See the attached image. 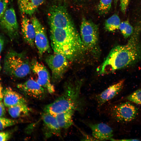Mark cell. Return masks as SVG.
<instances>
[{
  "label": "cell",
  "mask_w": 141,
  "mask_h": 141,
  "mask_svg": "<svg viewBox=\"0 0 141 141\" xmlns=\"http://www.w3.org/2000/svg\"><path fill=\"white\" fill-rule=\"evenodd\" d=\"M141 27L138 26L127 43L114 47L100 66L99 74H105L131 66L141 58V43L139 37Z\"/></svg>",
  "instance_id": "cell-1"
},
{
  "label": "cell",
  "mask_w": 141,
  "mask_h": 141,
  "mask_svg": "<svg viewBox=\"0 0 141 141\" xmlns=\"http://www.w3.org/2000/svg\"><path fill=\"white\" fill-rule=\"evenodd\" d=\"M83 83L81 80L66 83L61 95L53 102L45 106L44 112L53 116L70 110L82 112L86 104L81 93Z\"/></svg>",
  "instance_id": "cell-2"
},
{
  "label": "cell",
  "mask_w": 141,
  "mask_h": 141,
  "mask_svg": "<svg viewBox=\"0 0 141 141\" xmlns=\"http://www.w3.org/2000/svg\"><path fill=\"white\" fill-rule=\"evenodd\" d=\"M50 33L54 52L62 54L69 61L75 58L84 49L76 30L50 27Z\"/></svg>",
  "instance_id": "cell-3"
},
{
  "label": "cell",
  "mask_w": 141,
  "mask_h": 141,
  "mask_svg": "<svg viewBox=\"0 0 141 141\" xmlns=\"http://www.w3.org/2000/svg\"><path fill=\"white\" fill-rule=\"evenodd\" d=\"M3 70L9 76L22 78L28 75L31 71V62L24 52L10 50L5 57Z\"/></svg>",
  "instance_id": "cell-4"
},
{
  "label": "cell",
  "mask_w": 141,
  "mask_h": 141,
  "mask_svg": "<svg viewBox=\"0 0 141 141\" xmlns=\"http://www.w3.org/2000/svg\"><path fill=\"white\" fill-rule=\"evenodd\" d=\"M48 19L50 27L76 30L66 8L61 5H55L49 10Z\"/></svg>",
  "instance_id": "cell-5"
},
{
  "label": "cell",
  "mask_w": 141,
  "mask_h": 141,
  "mask_svg": "<svg viewBox=\"0 0 141 141\" xmlns=\"http://www.w3.org/2000/svg\"><path fill=\"white\" fill-rule=\"evenodd\" d=\"M45 61L51 71L52 82L58 83L68 69L69 60L62 54L54 52L48 55Z\"/></svg>",
  "instance_id": "cell-6"
},
{
  "label": "cell",
  "mask_w": 141,
  "mask_h": 141,
  "mask_svg": "<svg viewBox=\"0 0 141 141\" xmlns=\"http://www.w3.org/2000/svg\"><path fill=\"white\" fill-rule=\"evenodd\" d=\"M111 117L120 122L127 123L134 120L138 114V108L129 102H125L112 106L109 110Z\"/></svg>",
  "instance_id": "cell-7"
},
{
  "label": "cell",
  "mask_w": 141,
  "mask_h": 141,
  "mask_svg": "<svg viewBox=\"0 0 141 141\" xmlns=\"http://www.w3.org/2000/svg\"><path fill=\"white\" fill-rule=\"evenodd\" d=\"M81 38L85 49L92 50L97 45L98 30L97 26L91 21L83 19L80 26Z\"/></svg>",
  "instance_id": "cell-8"
},
{
  "label": "cell",
  "mask_w": 141,
  "mask_h": 141,
  "mask_svg": "<svg viewBox=\"0 0 141 141\" xmlns=\"http://www.w3.org/2000/svg\"><path fill=\"white\" fill-rule=\"evenodd\" d=\"M31 70L36 78V80L48 92L53 93L55 91L51 83L50 74L45 67L36 60H33L31 62Z\"/></svg>",
  "instance_id": "cell-9"
},
{
  "label": "cell",
  "mask_w": 141,
  "mask_h": 141,
  "mask_svg": "<svg viewBox=\"0 0 141 141\" xmlns=\"http://www.w3.org/2000/svg\"><path fill=\"white\" fill-rule=\"evenodd\" d=\"M31 20L35 31V45L37 49L39 56L41 58L44 54L50 50L48 39L45 29L38 20L33 16Z\"/></svg>",
  "instance_id": "cell-10"
},
{
  "label": "cell",
  "mask_w": 141,
  "mask_h": 141,
  "mask_svg": "<svg viewBox=\"0 0 141 141\" xmlns=\"http://www.w3.org/2000/svg\"><path fill=\"white\" fill-rule=\"evenodd\" d=\"M0 25L10 38L13 39L18 35L19 25L15 11L13 8L7 9L0 20Z\"/></svg>",
  "instance_id": "cell-11"
},
{
  "label": "cell",
  "mask_w": 141,
  "mask_h": 141,
  "mask_svg": "<svg viewBox=\"0 0 141 141\" xmlns=\"http://www.w3.org/2000/svg\"><path fill=\"white\" fill-rule=\"evenodd\" d=\"M18 88L26 96L38 99H43L48 92L36 80L30 79L18 84Z\"/></svg>",
  "instance_id": "cell-12"
},
{
  "label": "cell",
  "mask_w": 141,
  "mask_h": 141,
  "mask_svg": "<svg viewBox=\"0 0 141 141\" xmlns=\"http://www.w3.org/2000/svg\"><path fill=\"white\" fill-rule=\"evenodd\" d=\"M43 132L45 138H49L53 136L61 137V128L54 116L44 112L42 115Z\"/></svg>",
  "instance_id": "cell-13"
},
{
  "label": "cell",
  "mask_w": 141,
  "mask_h": 141,
  "mask_svg": "<svg viewBox=\"0 0 141 141\" xmlns=\"http://www.w3.org/2000/svg\"><path fill=\"white\" fill-rule=\"evenodd\" d=\"M93 138L97 140H113V130L108 125L103 123H88Z\"/></svg>",
  "instance_id": "cell-14"
},
{
  "label": "cell",
  "mask_w": 141,
  "mask_h": 141,
  "mask_svg": "<svg viewBox=\"0 0 141 141\" xmlns=\"http://www.w3.org/2000/svg\"><path fill=\"white\" fill-rule=\"evenodd\" d=\"M125 80H121L110 86L96 96L98 106H102L107 102L117 95L123 88Z\"/></svg>",
  "instance_id": "cell-15"
},
{
  "label": "cell",
  "mask_w": 141,
  "mask_h": 141,
  "mask_svg": "<svg viewBox=\"0 0 141 141\" xmlns=\"http://www.w3.org/2000/svg\"><path fill=\"white\" fill-rule=\"evenodd\" d=\"M21 32L26 43L31 47L34 48L35 31L31 20L26 16H22L21 22Z\"/></svg>",
  "instance_id": "cell-16"
},
{
  "label": "cell",
  "mask_w": 141,
  "mask_h": 141,
  "mask_svg": "<svg viewBox=\"0 0 141 141\" xmlns=\"http://www.w3.org/2000/svg\"><path fill=\"white\" fill-rule=\"evenodd\" d=\"M3 99L4 105L8 108L20 104L27 103L26 100L21 95L10 87L3 91Z\"/></svg>",
  "instance_id": "cell-17"
},
{
  "label": "cell",
  "mask_w": 141,
  "mask_h": 141,
  "mask_svg": "<svg viewBox=\"0 0 141 141\" xmlns=\"http://www.w3.org/2000/svg\"><path fill=\"white\" fill-rule=\"evenodd\" d=\"M45 0H17L20 11L26 15H31Z\"/></svg>",
  "instance_id": "cell-18"
},
{
  "label": "cell",
  "mask_w": 141,
  "mask_h": 141,
  "mask_svg": "<svg viewBox=\"0 0 141 141\" xmlns=\"http://www.w3.org/2000/svg\"><path fill=\"white\" fill-rule=\"evenodd\" d=\"M75 111L70 110L54 116L61 129H67L72 126L73 124V116Z\"/></svg>",
  "instance_id": "cell-19"
},
{
  "label": "cell",
  "mask_w": 141,
  "mask_h": 141,
  "mask_svg": "<svg viewBox=\"0 0 141 141\" xmlns=\"http://www.w3.org/2000/svg\"><path fill=\"white\" fill-rule=\"evenodd\" d=\"M8 108L9 114L14 118L28 116L31 111L26 103L19 104Z\"/></svg>",
  "instance_id": "cell-20"
},
{
  "label": "cell",
  "mask_w": 141,
  "mask_h": 141,
  "mask_svg": "<svg viewBox=\"0 0 141 141\" xmlns=\"http://www.w3.org/2000/svg\"><path fill=\"white\" fill-rule=\"evenodd\" d=\"M120 23V20L119 16L114 14L106 20L104 28L108 31L114 32L119 29Z\"/></svg>",
  "instance_id": "cell-21"
},
{
  "label": "cell",
  "mask_w": 141,
  "mask_h": 141,
  "mask_svg": "<svg viewBox=\"0 0 141 141\" xmlns=\"http://www.w3.org/2000/svg\"><path fill=\"white\" fill-rule=\"evenodd\" d=\"M119 29L125 38L130 37L133 33L134 29L128 21L121 22Z\"/></svg>",
  "instance_id": "cell-22"
},
{
  "label": "cell",
  "mask_w": 141,
  "mask_h": 141,
  "mask_svg": "<svg viewBox=\"0 0 141 141\" xmlns=\"http://www.w3.org/2000/svg\"><path fill=\"white\" fill-rule=\"evenodd\" d=\"M113 0H100L97 7L98 10L100 14L105 15L109 12L111 7Z\"/></svg>",
  "instance_id": "cell-23"
},
{
  "label": "cell",
  "mask_w": 141,
  "mask_h": 141,
  "mask_svg": "<svg viewBox=\"0 0 141 141\" xmlns=\"http://www.w3.org/2000/svg\"><path fill=\"white\" fill-rule=\"evenodd\" d=\"M126 99L133 103L141 105V89L137 90L128 96Z\"/></svg>",
  "instance_id": "cell-24"
},
{
  "label": "cell",
  "mask_w": 141,
  "mask_h": 141,
  "mask_svg": "<svg viewBox=\"0 0 141 141\" xmlns=\"http://www.w3.org/2000/svg\"><path fill=\"white\" fill-rule=\"evenodd\" d=\"M19 122L17 120L0 117V131L13 126Z\"/></svg>",
  "instance_id": "cell-25"
},
{
  "label": "cell",
  "mask_w": 141,
  "mask_h": 141,
  "mask_svg": "<svg viewBox=\"0 0 141 141\" xmlns=\"http://www.w3.org/2000/svg\"><path fill=\"white\" fill-rule=\"evenodd\" d=\"M9 0H0V20L7 8Z\"/></svg>",
  "instance_id": "cell-26"
},
{
  "label": "cell",
  "mask_w": 141,
  "mask_h": 141,
  "mask_svg": "<svg viewBox=\"0 0 141 141\" xmlns=\"http://www.w3.org/2000/svg\"><path fill=\"white\" fill-rule=\"evenodd\" d=\"M130 0H120V6L122 12L125 14Z\"/></svg>",
  "instance_id": "cell-27"
},
{
  "label": "cell",
  "mask_w": 141,
  "mask_h": 141,
  "mask_svg": "<svg viewBox=\"0 0 141 141\" xmlns=\"http://www.w3.org/2000/svg\"><path fill=\"white\" fill-rule=\"evenodd\" d=\"M11 134L9 132H0V141H7L11 137Z\"/></svg>",
  "instance_id": "cell-28"
},
{
  "label": "cell",
  "mask_w": 141,
  "mask_h": 141,
  "mask_svg": "<svg viewBox=\"0 0 141 141\" xmlns=\"http://www.w3.org/2000/svg\"><path fill=\"white\" fill-rule=\"evenodd\" d=\"M5 105L2 101L0 102V117L4 116L5 113Z\"/></svg>",
  "instance_id": "cell-29"
},
{
  "label": "cell",
  "mask_w": 141,
  "mask_h": 141,
  "mask_svg": "<svg viewBox=\"0 0 141 141\" xmlns=\"http://www.w3.org/2000/svg\"><path fill=\"white\" fill-rule=\"evenodd\" d=\"M4 45V41L3 39L0 37V54L3 49Z\"/></svg>",
  "instance_id": "cell-30"
},
{
  "label": "cell",
  "mask_w": 141,
  "mask_h": 141,
  "mask_svg": "<svg viewBox=\"0 0 141 141\" xmlns=\"http://www.w3.org/2000/svg\"><path fill=\"white\" fill-rule=\"evenodd\" d=\"M3 98V90L2 86L0 83V102L2 101Z\"/></svg>",
  "instance_id": "cell-31"
},
{
  "label": "cell",
  "mask_w": 141,
  "mask_h": 141,
  "mask_svg": "<svg viewBox=\"0 0 141 141\" xmlns=\"http://www.w3.org/2000/svg\"><path fill=\"white\" fill-rule=\"evenodd\" d=\"M122 140V141H136V140H139V139H125L122 140Z\"/></svg>",
  "instance_id": "cell-32"
},
{
  "label": "cell",
  "mask_w": 141,
  "mask_h": 141,
  "mask_svg": "<svg viewBox=\"0 0 141 141\" xmlns=\"http://www.w3.org/2000/svg\"><path fill=\"white\" fill-rule=\"evenodd\" d=\"M114 2V5L115 7H116L117 5V3L118 0H113Z\"/></svg>",
  "instance_id": "cell-33"
},
{
  "label": "cell",
  "mask_w": 141,
  "mask_h": 141,
  "mask_svg": "<svg viewBox=\"0 0 141 141\" xmlns=\"http://www.w3.org/2000/svg\"><path fill=\"white\" fill-rule=\"evenodd\" d=\"M0 60H1V57H0V72L1 70V63H0Z\"/></svg>",
  "instance_id": "cell-34"
},
{
  "label": "cell",
  "mask_w": 141,
  "mask_h": 141,
  "mask_svg": "<svg viewBox=\"0 0 141 141\" xmlns=\"http://www.w3.org/2000/svg\"><path fill=\"white\" fill-rule=\"evenodd\" d=\"M1 102V101H0Z\"/></svg>",
  "instance_id": "cell-35"
}]
</instances>
